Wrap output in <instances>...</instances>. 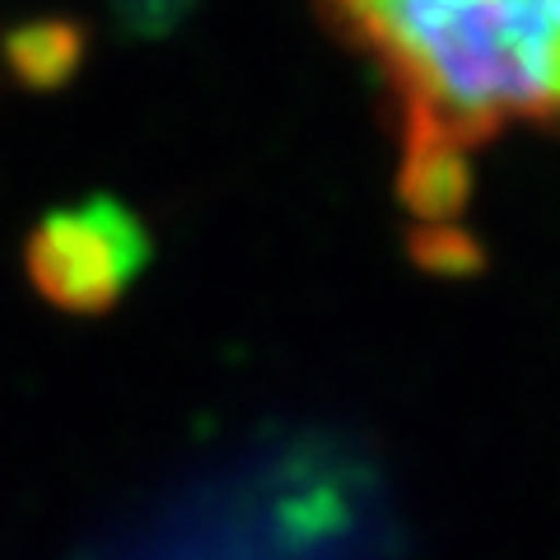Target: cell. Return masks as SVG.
I'll list each match as a JSON object with an SVG mask.
<instances>
[{"label": "cell", "mask_w": 560, "mask_h": 560, "mask_svg": "<svg viewBox=\"0 0 560 560\" xmlns=\"http://www.w3.org/2000/svg\"><path fill=\"white\" fill-rule=\"evenodd\" d=\"M393 113L401 197L453 230L471 154L510 131H560V0H318Z\"/></svg>", "instance_id": "obj_1"}]
</instances>
